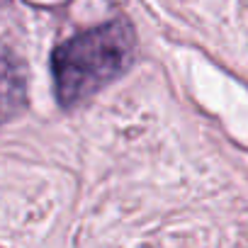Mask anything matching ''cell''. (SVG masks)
<instances>
[{
	"instance_id": "cell-1",
	"label": "cell",
	"mask_w": 248,
	"mask_h": 248,
	"mask_svg": "<svg viewBox=\"0 0 248 248\" xmlns=\"http://www.w3.org/2000/svg\"><path fill=\"white\" fill-rule=\"evenodd\" d=\"M134 46V30L127 20H112L61 42L51 54L59 102L73 107L100 93L129 68Z\"/></svg>"
},
{
	"instance_id": "cell-2",
	"label": "cell",
	"mask_w": 248,
	"mask_h": 248,
	"mask_svg": "<svg viewBox=\"0 0 248 248\" xmlns=\"http://www.w3.org/2000/svg\"><path fill=\"white\" fill-rule=\"evenodd\" d=\"M25 105V71L17 56L0 44V122Z\"/></svg>"
}]
</instances>
